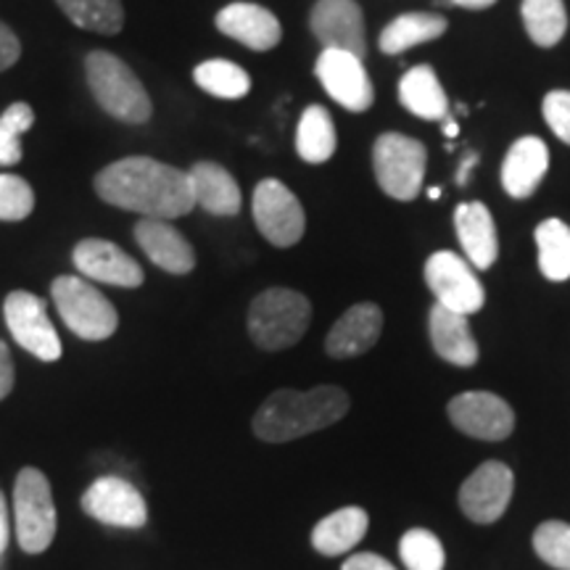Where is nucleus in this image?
I'll list each match as a JSON object with an SVG mask.
<instances>
[{
    "label": "nucleus",
    "mask_w": 570,
    "mask_h": 570,
    "mask_svg": "<svg viewBox=\"0 0 570 570\" xmlns=\"http://www.w3.org/2000/svg\"><path fill=\"white\" fill-rule=\"evenodd\" d=\"M96 194L148 219H177L196 209L188 173L148 156H127L104 167L96 175Z\"/></svg>",
    "instance_id": "obj_1"
},
{
    "label": "nucleus",
    "mask_w": 570,
    "mask_h": 570,
    "mask_svg": "<svg viewBox=\"0 0 570 570\" xmlns=\"http://www.w3.org/2000/svg\"><path fill=\"white\" fill-rule=\"evenodd\" d=\"M348 412V394L338 386L312 391L281 389L254 415V433L267 444H285L338 423Z\"/></svg>",
    "instance_id": "obj_2"
},
{
    "label": "nucleus",
    "mask_w": 570,
    "mask_h": 570,
    "mask_svg": "<svg viewBox=\"0 0 570 570\" xmlns=\"http://www.w3.org/2000/svg\"><path fill=\"white\" fill-rule=\"evenodd\" d=\"M85 75L92 98L106 114L127 125H142L151 119V98L127 63L109 51H92L85 59Z\"/></svg>",
    "instance_id": "obj_3"
},
{
    "label": "nucleus",
    "mask_w": 570,
    "mask_h": 570,
    "mask_svg": "<svg viewBox=\"0 0 570 570\" xmlns=\"http://www.w3.org/2000/svg\"><path fill=\"white\" fill-rule=\"evenodd\" d=\"M312 323L309 298L291 288H267L248 306V336L265 352L296 346Z\"/></svg>",
    "instance_id": "obj_4"
},
{
    "label": "nucleus",
    "mask_w": 570,
    "mask_h": 570,
    "mask_svg": "<svg viewBox=\"0 0 570 570\" xmlns=\"http://www.w3.org/2000/svg\"><path fill=\"white\" fill-rule=\"evenodd\" d=\"M56 309L75 336L82 341H106L117 333L119 315L101 291L77 275H61L51 285Z\"/></svg>",
    "instance_id": "obj_5"
},
{
    "label": "nucleus",
    "mask_w": 570,
    "mask_h": 570,
    "mask_svg": "<svg viewBox=\"0 0 570 570\" xmlns=\"http://www.w3.org/2000/svg\"><path fill=\"white\" fill-rule=\"evenodd\" d=\"M13 520L19 547L27 554H42L56 539V504L51 481L38 468L19 470L13 483Z\"/></svg>",
    "instance_id": "obj_6"
},
{
    "label": "nucleus",
    "mask_w": 570,
    "mask_h": 570,
    "mask_svg": "<svg viewBox=\"0 0 570 570\" xmlns=\"http://www.w3.org/2000/svg\"><path fill=\"white\" fill-rule=\"evenodd\" d=\"M428 151L410 135L383 132L373 146V169L381 190L396 202H415L423 190Z\"/></svg>",
    "instance_id": "obj_7"
},
{
    "label": "nucleus",
    "mask_w": 570,
    "mask_h": 570,
    "mask_svg": "<svg viewBox=\"0 0 570 570\" xmlns=\"http://www.w3.org/2000/svg\"><path fill=\"white\" fill-rule=\"evenodd\" d=\"M254 223L269 244L277 248L296 246L304 238L306 214L294 190L281 180H262L252 198Z\"/></svg>",
    "instance_id": "obj_8"
},
{
    "label": "nucleus",
    "mask_w": 570,
    "mask_h": 570,
    "mask_svg": "<svg viewBox=\"0 0 570 570\" xmlns=\"http://www.w3.org/2000/svg\"><path fill=\"white\" fill-rule=\"evenodd\" d=\"M3 317L13 341L24 352L38 356L40 362L61 360V338L40 296L30 294V291H11L3 302Z\"/></svg>",
    "instance_id": "obj_9"
},
{
    "label": "nucleus",
    "mask_w": 570,
    "mask_h": 570,
    "mask_svg": "<svg viewBox=\"0 0 570 570\" xmlns=\"http://www.w3.org/2000/svg\"><path fill=\"white\" fill-rule=\"evenodd\" d=\"M425 283L436 304L460 315H473L487 302V291L475 277L470 262L454 252H436L425 262Z\"/></svg>",
    "instance_id": "obj_10"
},
{
    "label": "nucleus",
    "mask_w": 570,
    "mask_h": 570,
    "mask_svg": "<svg viewBox=\"0 0 570 570\" xmlns=\"http://www.w3.org/2000/svg\"><path fill=\"white\" fill-rule=\"evenodd\" d=\"M315 75L327 96L346 111L362 114L375 101V88L360 56L338 51V48H323V53L317 56Z\"/></svg>",
    "instance_id": "obj_11"
},
{
    "label": "nucleus",
    "mask_w": 570,
    "mask_h": 570,
    "mask_svg": "<svg viewBox=\"0 0 570 570\" xmlns=\"http://www.w3.org/2000/svg\"><path fill=\"white\" fill-rule=\"evenodd\" d=\"M82 510L92 520L114 529H142L148 523L146 499L130 481L104 475L82 494Z\"/></svg>",
    "instance_id": "obj_12"
},
{
    "label": "nucleus",
    "mask_w": 570,
    "mask_h": 570,
    "mask_svg": "<svg viewBox=\"0 0 570 570\" xmlns=\"http://www.w3.org/2000/svg\"><path fill=\"white\" fill-rule=\"evenodd\" d=\"M446 412L454 428L481 441H502L515 428V412L510 404L489 391H465L449 402Z\"/></svg>",
    "instance_id": "obj_13"
},
{
    "label": "nucleus",
    "mask_w": 570,
    "mask_h": 570,
    "mask_svg": "<svg viewBox=\"0 0 570 570\" xmlns=\"http://www.w3.org/2000/svg\"><path fill=\"white\" fill-rule=\"evenodd\" d=\"M515 475L499 460H489L475 468V473L462 483L460 489V508L473 523H494L504 515Z\"/></svg>",
    "instance_id": "obj_14"
},
{
    "label": "nucleus",
    "mask_w": 570,
    "mask_h": 570,
    "mask_svg": "<svg viewBox=\"0 0 570 570\" xmlns=\"http://www.w3.org/2000/svg\"><path fill=\"white\" fill-rule=\"evenodd\" d=\"M309 30L323 48H338L360 59L367 56L365 13L356 0H317L309 13Z\"/></svg>",
    "instance_id": "obj_15"
},
{
    "label": "nucleus",
    "mask_w": 570,
    "mask_h": 570,
    "mask_svg": "<svg viewBox=\"0 0 570 570\" xmlns=\"http://www.w3.org/2000/svg\"><path fill=\"white\" fill-rule=\"evenodd\" d=\"M75 267L90 281L117 285V288H138L142 285V267L117 244L104 238H85L75 246Z\"/></svg>",
    "instance_id": "obj_16"
},
{
    "label": "nucleus",
    "mask_w": 570,
    "mask_h": 570,
    "mask_svg": "<svg viewBox=\"0 0 570 570\" xmlns=\"http://www.w3.org/2000/svg\"><path fill=\"white\" fill-rule=\"evenodd\" d=\"M135 240L142 254L169 275H188L196 267V252L188 238L169 225V219H148L142 217L135 225Z\"/></svg>",
    "instance_id": "obj_17"
},
{
    "label": "nucleus",
    "mask_w": 570,
    "mask_h": 570,
    "mask_svg": "<svg viewBox=\"0 0 570 570\" xmlns=\"http://www.w3.org/2000/svg\"><path fill=\"white\" fill-rule=\"evenodd\" d=\"M383 331V312L377 304L362 302L346 309L344 315L336 320L325 338V352L333 360H352L370 352L377 344Z\"/></svg>",
    "instance_id": "obj_18"
},
{
    "label": "nucleus",
    "mask_w": 570,
    "mask_h": 570,
    "mask_svg": "<svg viewBox=\"0 0 570 570\" xmlns=\"http://www.w3.org/2000/svg\"><path fill=\"white\" fill-rule=\"evenodd\" d=\"M217 30L252 51H273L283 38V27L265 6L230 3L217 13Z\"/></svg>",
    "instance_id": "obj_19"
},
{
    "label": "nucleus",
    "mask_w": 570,
    "mask_h": 570,
    "mask_svg": "<svg viewBox=\"0 0 570 570\" xmlns=\"http://www.w3.org/2000/svg\"><path fill=\"white\" fill-rule=\"evenodd\" d=\"M547 169H550V148H547V142L537 138V135H525V138L512 142L508 156H504V190H508V196L518 198V202L531 198L537 194L539 183L544 180Z\"/></svg>",
    "instance_id": "obj_20"
},
{
    "label": "nucleus",
    "mask_w": 570,
    "mask_h": 570,
    "mask_svg": "<svg viewBox=\"0 0 570 570\" xmlns=\"http://www.w3.org/2000/svg\"><path fill=\"white\" fill-rule=\"evenodd\" d=\"M454 227H458L460 246L465 252L470 267L489 269L494 265L499 256V235L487 204H460L458 212H454Z\"/></svg>",
    "instance_id": "obj_21"
},
{
    "label": "nucleus",
    "mask_w": 570,
    "mask_h": 570,
    "mask_svg": "<svg viewBox=\"0 0 570 570\" xmlns=\"http://www.w3.org/2000/svg\"><path fill=\"white\" fill-rule=\"evenodd\" d=\"M428 331H431V344L441 360L452 362L458 367H473L479 362V344H475L473 331H470L468 315L433 304L431 317H428Z\"/></svg>",
    "instance_id": "obj_22"
},
{
    "label": "nucleus",
    "mask_w": 570,
    "mask_h": 570,
    "mask_svg": "<svg viewBox=\"0 0 570 570\" xmlns=\"http://www.w3.org/2000/svg\"><path fill=\"white\" fill-rule=\"evenodd\" d=\"M190 190H194L196 206L214 217H235L244 204L238 183L225 167L214 161H198L190 167Z\"/></svg>",
    "instance_id": "obj_23"
},
{
    "label": "nucleus",
    "mask_w": 570,
    "mask_h": 570,
    "mask_svg": "<svg viewBox=\"0 0 570 570\" xmlns=\"http://www.w3.org/2000/svg\"><path fill=\"white\" fill-rule=\"evenodd\" d=\"M399 101L407 111L428 122H444L449 114V98L441 88L436 71L431 67H412L399 80Z\"/></svg>",
    "instance_id": "obj_24"
},
{
    "label": "nucleus",
    "mask_w": 570,
    "mask_h": 570,
    "mask_svg": "<svg viewBox=\"0 0 570 570\" xmlns=\"http://www.w3.org/2000/svg\"><path fill=\"white\" fill-rule=\"evenodd\" d=\"M370 525L367 512L362 508H341L331 515L320 520L312 531V547L325 558H338L348 550H354L365 539Z\"/></svg>",
    "instance_id": "obj_25"
},
{
    "label": "nucleus",
    "mask_w": 570,
    "mask_h": 570,
    "mask_svg": "<svg viewBox=\"0 0 570 570\" xmlns=\"http://www.w3.org/2000/svg\"><path fill=\"white\" fill-rule=\"evenodd\" d=\"M449 30V21L439 13H402L396 17L386 30L381 32V51L386 56H399L410 48L423 46V42H431L441 38Z\"/></svg>",
    "instance_id": "obj_26"
},
{
    "label": "nucleus",
    "mask_w": 570,
    "mask_h": 570,
    "mask_svg": "<svg viewBox=\"0 0 570 570\" xmlns=\"http://www.w3.org/2000/svg\"><path fill=\"white\" fill-rule=\"evenodd\" d=\"M338 135L325 106H306L296 130V154L306 164H325L336 154Z\"/></svg>",
    "instance_id": "obj_27"
},
{
    "label": "nucleus",
    "mask_w": 570,
    "mask_h": 570,
    "mask_svg": "<svg viewBox=\"0 0 570 570\" xmlns=\"http://www.w3.org/2000/svg\"><path fill=\"white\" fill-rule=\"evenodd\" d=\"M539 269L547 281L562 283L570 277V227L562 219H544L537 227Z\"/></svg>",
    "instance_id": "obj_28"
},
{
    "label": "nucleus",
    "mask_w": 570,
    "mask_h": 570,
    "mask_svg": "<svg viewBox=\"0 0 570 570\" xmlns=\"http://www.w3.org/2000/svg\"><path fill=\"white\" fill-rule=\"evenodd\" d=\"M194 80L204 92L223 101H238V98L248 96L252 90V77L238 63L225 59H209L202 61L194 69Z\"/></svg>",
    "instance_id": "obj_29"
},
{
    "label": "nucleus",
    "mask_w": 570,
    "mask_h": 570,
    "mask_svg": "<svg viewBox=\"0 0 570 570\" xmlns=\"http://www.w3.org/2000/svg\"><path fill=\"white\" fill-rule=\"evenodd\" d=\"M529 38L541 48H552L566 38L568 11L562 0H523L520 6Z\"/></svg>",
    "instance_id": "obj_30"
},
{
    "label": "nucleus",
    "mask_w": 570,
    "mask_h": 570,
    "mask_svg": "<svg viewBox=\"0 0 570 570\" xmlns=\"http://www.w3.org/2000/svg\"><path fill=\"white\" fill-rule=\"evenodd\" d=\"M56 3L82 30L117 35L125 24L122 0H56Z\"/></svg>",
    "instance_id": "obj_31"
},
{
    "label": "nucleus",
    "mask_w": 570,
    "mask_h": 570,
    "mask_svg": "<svg viewBox=\"0 0 570 570\" xmlns=\"http://www.w3.org/2000/svg\"><path fill=\"white\" fill-rule=\"evenodd\" d=\"M399 554L407 570H444L446 552L441 539L428 529H410L399 541Z\"/></svg>",
    "instance_id": "obj_32"
},
{
    "label": "nucleus",
    "mask_w": 570,
    "mask_h": 570,
    "mask_svg": "<svg viewBox=\"0 0 570 570\" xmlns=\"http://www.w3.org/2000/svg\"><path fill=\"white\" fill-rule=\"evenodd\" d=\"M35 125V111L30 104L17 101L0 114V167L19 164L24 156L21 148V135Z\"/></svg>",
    "instance_id": "obj_33"
},
{
    "label": "nucleus",
    "mask_w": 570,
    "mask_h": 570,
    "mask_svg": "<svg viewBox=\"0 0 570 570\" xmlns=\"http://www.w3.org/2000/svg\"><path fill=\"white\" fill-rule=\"evenodd\" d=\"M533 550L547 566L558 570H570V523L547 520L533 533Z\"/></svg>",
    "instance_id": "obj_34"
},
{
    "label": "nucleus",
    "mask_w": 570,
    "mask_h": 570,
    "mask_svg": "<svg viewBox=\"0 0 570 570\" xmlns=\"http://www.w3.org/2000/svg\"><path fill=\"white\" fill-rule=\"evenodd\" d=\"M35 209L32 185L19 175H0V223H19Z\"/></svg>",
    "instance_id": "obj_35"
},
{
    "label": "nucleus",
    "mask_w": 570,
    "mask_h": 570,
    "mask_svg": "<svg viewBox=\"0 0 570 570\" xmlns=\"http://www.w3.org/2000/svg\"><path fill=\"white\" fill-rule=\"evenodd\" d=\"M541 111H544L547 125L550 130L558 135L562 142L570 146V90H552L544 96V104H541Z\"/></svg>",
    "instance_id": "obj_36"
},
{
    "label": "nucleus",
    "mask_w": 570,
    "mask_h": 570,
    "mask_svg": "<svg viewBox=\"0 0 570 570\" xmlns=\"http://www.w3.org/2000/svg\"><path fill=\"white\" fill-rule=\"evenodd\" d=\"M21 56V42L9 24L0 21V71L11 69Z\"/></svg>",
    "instance_id": "obj_37"
},
{
    "label": "nucleus",
    "mask_w": 570,
    "mask_h": 570,
    "mask_svg": "<svg viewBox=\"0 0 570 570\" xmlns=\"http://www.w3.org/2000/svg\"><path fill=\"white\" fill-rule=\"evenodd\" d=\"M13 381H17V370H13V360L6 341L0 338V402L13 391Z\"/></svg>",
    "instance_id": "obj_38"
},
{
    "label": "nucleus",
    "mask_w": 570,
    "mask_h": 570,
    "mask_svg": "<svg viewBox=\"0 0 570 570\" xmlns=\"http://www.w3.org/2000/svg\"><path fill=\"white\" fill-rule=\"evenodd\" d=\"M341 570H396L394 566L386 558H381V554H373V552H360V554H352Z\"/></svg>",
    "instance_id": "obj_39"
},
{
    "label": "nucleus",
    "mask_w": 570,
    "mask_h": 570,
    "mask_svg": "<svg viewBox=\"0 0 570 570\" xmlns=\"http://www.w3.org/2000/svg\"><path fill=\"white\" fill-rule=\"evenodd\" d=\"M9 537H11V525H9V504H6L3 491H0V554L6 552L9 547Z\"/></svg>",
    "instance_id": "obj_40"
},
{
    "label": "nucleus",
    "mask_w": 570,
    "mask_h": 570,
    "mask_svg": "<svg viewBox=\"0 0 570 570\" xmlns=\"http://www.w3.org/2000/svg\"><path fill=\"white\" fill-rule=\"evenodd\" d=\"M475 164H479V154H475V151H468L465 156H462L458 177H454V180H458V185H468L470 183V173H473Z\"/></svg>",
    "instance_id": "obj_41"
},
{
    "label": "nucleus",
    "mask_w": 570,
    "mask_h": 570,
    "mask_svg": "<svg viewBox=\"0 0 570 570\" xmlns=\"http://www.w3.org/2000/svg\"><path fill=\"white\" fill-rule=\"evenodd\" d=\"M452 3L462 6V9H470V11H481V9H491L497 0H452Z\"/></svg>",
    "instance_id": "obj_42"
},
{
    "label": "nucleus",
    "mask_w": 570,
    "mask_h": 570,
    "mask_svg": "<svg viewBox=\"0 0 570 570\" xmlns=\"http://www.w3.org/2000/svg\"><path fill=\"white\" fill-rule=\"evenodd\" d=\"M441 127H444L446 138H458V132H460V127H458V119H454V117H449V114H446L444 125H441Z\"/></svg>",
    "instance_id": "obj_43"
},
{
    "label": "nucleus",
    "mask_w": 570,
    "mask_h": 570,
    "mask_svg": "<svg viewBox=\"0 0 570 570\" xmlns=\"http://www.w3.org/2000/svg\"><path fill=\"white\" fill-rule=\"evenodd\" d=\"M428 198H431V202H439L441 188H428Z\"/></svg>",
    "instance_id": "obj_44"
}]
</instances>
